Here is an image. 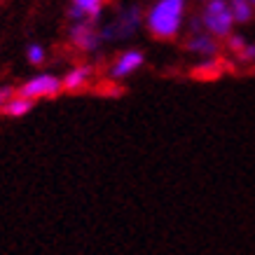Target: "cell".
I'll return each instance as SVG.
<instances>
[{"mask_svg": "<svg viewBox=\"0 0 255 255\" xmlns=\"http://www.w3.org/2000/svg\"><path fill=\"white\" fill-rule=\"evenodd\" d=\"M230 2V12L234 16V23H246L253 19V5L248 0H227Z\"/></svg>", "mask_w": 255, "mask_h": 255, "instance_id": "9", "label": "cell"}, {"mask_svg": "<svg viewBox=\"0 0 255 255\" xmlns=\"http://www.w3.org/2000/svg\"><path fill=\"white\" fill-rule=\"evenodd\" d=\"M145 61V56L143 52L138 49H129V52H124L115 63H113V68H110V75L113 78H127V75H131L133 70H138Z\"/></svg>", "mask_w": 255, "mask_h": 255, "instance_id": "5", "label": "cell"}, {"mask_svg": "<svg viewBox=\"0 0 255 255\" xmlns=\"http://www.w3.org/2000/svg\"><path fill=\"white\" fill-rule=\"evenodd\" d=\"M230 47H232L234 52H237V54H239L241 49H244V47H246V40L241 38V35H230Z\"/></svg>", "mask_w": 255, "mask_h": 255, "instance_id": "14", "label": "cell"}, {"mask_svg": "<svg viewBox=\"0 0 255 255\" xmlns=\"http://www.w3.org/2000/svg\"><path fill=\"white\" fill-rule=\"evenodd\" d=\"M239 54L244 56V59H255V47H253V45H246V47H244V49L239 52Z\"/></svg>", "mask_w": 255, "mask_h": 255, "instance_id": "16", "label": "cell"}, {"mask_svg": "<svg viewBox=\"0 0 255 255\" xmlns=\"http://www.w3.org/2000/svg\"><path fill=\"white\" fill-rule=\"evenodd\" d=\"M138 23H140L138 7H131L129 12L120 14V19H117L113 26H108V28L103 31V38H115V35L124 38V35H131V33L138 28Z\"/></svg>", "mask_w": 255, "mask_h": 255, "instance_id": "4", "label": "cell"}, {"mask_svg": "<svg viewBox=\"0 0 255 255\" xmlns=\"http://www.w3.org/2000/svg\"><path fill=\"white\" fill-rule=\"evenodd\" d=\"M187 0H157L147 12V31L155 38H176L185 21Z\"/></svg>", "mask_w": 255, "mask_h": 255, "instance_id": "1", "label": "cell"}, {"mask_svg": "<svg viewBox=\"0 0 255 255\" xmlns=\"http://www.w3.org/2000/svg\"><path fill=\"white\" fill-rule=\"evenodd\" d=\"M103 2H106V0H73V7L78 9L82 16L96 19V16L101 14V9H103Z\"/></svg>", "mask_w": 255, "mask_h": 255, "instance_id": "10", "label": "cell"}, {"mask_svg": "<svg viewBox=\"0 0 255 255\" xmlns=\"http://www.w3.org/2000/svg\"><path fill=\"white\" fill-rule=\"evenodd\" d=\"M9 101H12V89L9 87H5V89H0V110L7 106Z\"/></svg>", "mask_w": 255, "mask_h": 255, "instance_id": "15", "label": "cell"}, {"mask_svg": "<svg viewBox=\"0 0 255 255\" xmlns=\"http://www.w3.org/2000/svg\"><path fill=\"white\" fill-rule=\"evenodd\" d=\"M28 61L31 63H42L45 61V49L40 45H31L28 47Z\"/></svg>", "mask_w": 255, "mask_h": 255, "instance_id": "13", "label": "cell"}, {"mask_svg": "<svg viewBox=\"0 0 255 255\" xmlns=\"http://www.w3.org/2000/svg\"><path fill=\"white\" fill-rule=\"evenodd\" d=\"M70 38H73V42H75L80 49L92 52V49H96V47H99L101 35L94 31V28L87 21H78L75 26H73V28H70Z\"/></svg>", "mask_w": 255, "mask_h": 255, "instance_id": "6", "label": "cell"}, {"mask_svg": "<svg viewBox=\"0 0 255 255\" xmlns=\"http://www.w3.org/2000/svg\"><path fill=\"white\" fill-rule=\"evenodd\" d=\"M92 78V66H78V68H73L63 78V89H68V92H75V89H82V87L89 82Z\"/></svg>", "mask_w": 255, "mask_h": 255, "instance_id": "8", "label": "cell"}, {"mask_svg": "<svg viewBox=\"0 0 255 255\" xmlns=\"http://www.w3.org/2000/svg\"><path fill=\"white\" fill-rule=\"evenodd\" d=\"M31 108H33V101L16 96V99H12L7 106L2 108V113H7V115H12V117H19V115H26Z\"/></svg>", "mask_w": 255, "mask_h": 255, "instance_id": "11", "label": "cell"}, {"mask_svg": "<svg viewBox=\"0 0 255 255\" xmlns=\"http://www.w3.org/2000/svg\"><path fill=\"white\" fill-rule=\"evenodd\" d=\"M185 47L192 54H204V56H213L218 52L216 38H211L209 33H192V35L187 38Z\"/></svg>", "mask_w": 255, "mask_h": 255, "instance_id": "7", "label": "cell"}, {"mask_svg": "<svg viewBox=\"0 0 255 255\" xmlns=\"http://www.w3.org/2000/svg\"><path fill=\"white\" fill-rule=\"evenodd\" d=\"M201 26L206 28L211 38H230L234 28V16L230 12L227 0H206Z\"/></svg>", "mask_w": 255, "mask_h": 255, "instance_id": "2", "label": "cell"}, {"mask_svg": "<svg viewBox=\"0 0 255 255\" xmlns=\"http://www.w3.org/2000/svg\"><path fill=\"white\" fill-rule=\"evenodd\" d=\"M248 2H251V5H253V7H255V0H248Z\"/></svg>", "mask_w": 255, "mask_h": 255, "instance_id": "17", "label": "cell"}, {"mask_svg": "<svg viewBox=\"0 0 255 255\" xmlns=\"http://www.w3.org/2000/svg\"><path fill=\"white\" fill-rule=\"evenodd\" d=\"M220 68H223V63L218 61V59H211V61H204L201 66H197V73L194 75H204V78H209V75H218L220 73Z\"/></svg>", "mask_w": 255, "mask_h": 255, "instance_id": "12", "label": "cell"}, {"mask_svg": "<svg viewBox=\"0 0 255 255\" xmlns=\"http://www.w3.org/2000/svg\"><path fill=\"white\" fill-rule=\"evenodd\" d=\"M61 80L54 78V75H49V73H45V75H38V78L28 80L26 85L19 89V96L21 99H40V96H54V94L61 92Z\"/></svg>", "mask_w": 255, "mask_h": 255, "instance_id": "3", "label": "cell"}]
</instances>
